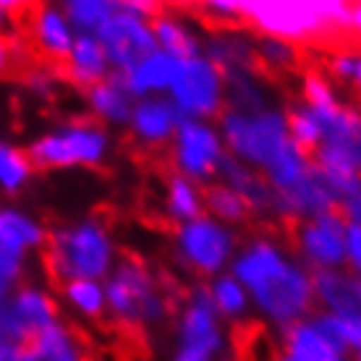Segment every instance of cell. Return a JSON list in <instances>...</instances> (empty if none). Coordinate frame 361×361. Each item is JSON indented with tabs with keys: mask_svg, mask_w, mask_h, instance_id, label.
I'll list each match as a JSON object with an SVG mask.
<instances>
[{
	"mask_svg": "<svg viewBox=\"0 0 361 361\" xmlns=\"http://www.w3.org/2000/svg\"><path fill=\"white\" fill-rule=\"evenodd\" d=\"M238 280L249 286L262 312L288 325L304 314L312 304V280L288 264L267 241H254L249 252L235 262Z\"/></svg>",
	"mask_w": 361,
	"mask_h": 361,
	"instance_id": "cell-1",
	"label": "cell"
},
{
	"mask_svg": "<svg viewBox=\"0 0 361 361\" xmlns=\"http://www.w3.org/2000/svg\"><path fill=\"white\" fill-rule=\"evenodd\" d=\"M45 246L47 272L63 286L71 280H94L110 270L113 246L105 228L97 223L61 228L47 235Z\"/></svg>",
	"mask_w": 361,
	"mask_h": 361,
	"instance_id": "cell-2",
	"label": "cell"
},
{
	"mask_svg": "<svg viewBox=\"0 0 361 361\" xmlns=\"http://www.w3.org/2000/svg\"><path fill=\"white\" fill-rule=\"evenodd\" d=\"M108 301L113 314L123 322L126 330L139 327L142 322H160L171 309L168 288H160L152 272L139 259L128 257L118 264L110 278Z\"/></svg>",
	"mask_w": 361,
	"mask_h": 361,
	"instance_id": "cell-3",
	"label": "cell"
},
{
	"mask_svg": "<svg viewBox=\"0 0 361 361\" xmlns=\"http://www.w3.org/2000/svg\"><path fill=\"white\" fill-rule=\"evenodd\" d=\"M223 134L238 157L262 168H270L290 145L288 126L278 113L228 110L223 116Z\"/></svg>",
	"mask_w": 361,
	"mask_h": 361,
	"instance_id": "cell-4",
	"label": "cell"
},
{
	"mask_svg": "<svg viewBox=\"0 0 361 361\" xmlns=\"http://www.w3.org/2000/svg\"><path fill=\"white\" fill-rule=\"evenodd\" d=\"M322 131V142L309 163L361 176V113L343 105L309 108Z\"/></svg>",
	"mask_w": 361,
	"mask_h": 361,
	"instance_id": "cell-5",
	"label": "cell"
},
{
	"mask_svg": "<svg viewBox=\"0 0 361 361\" xmlns=\"http://www.w3.org/2000/svg\"><path fill=\"white\" fill-rule=\"evenodd\" d=\"M32 168H68L99 163L105 154V134L92 123H71L42 134L27 149Z\"/></svg>",
	"mask_w": 361,
	"mask_h": 361,
	"instance_id": "cell-6",
	"label": "cell"
},
{
	"mask_svg": "<svg viewBox=\"0 0 361 361\" xmlns=\"http://www.w3.org/2000/svg\"><path fill=\"white\" fill-rule=\"evenodd\" d=\"M55 301L37 286H18L0 296V338L27 348L55 325Z\"/></svg>",
	"mask_w": 361,
	"mask_h": 361,
	"instance_id": "cell-7",
	"label": "cell"
},
{
	"mask_svg": "<svg viewBox=\"0 0 361 361\" xmlns=\"http://www.w3.org/2000/svg\"><path fill=\"white\" fill-rule=\"evenodd\" d=\"M94 37L105 50V58L118 68V73H128L136 63H142L147 55L157 50L152 27H147L145 18L126 13L121 8V3L116 13L94 32Z\"/></svg>",
	"mask_w": 361,
	"mask_h": 361,
	"instance_id": "cell-8",
	"label": "cell"
},
{
	"mask_svg": "<svg viewBox=\"0 0 361 361\" xmlns=\"http://www.w3.org/2000/svg\"><path fill=\"white\" fill-rule=\"evenodd\" d=\"M171 92L180 116H215L223 105V76L212 61L197 55L180 61Z\"/></svg>",
	"mask_w": 361,
	"mask_h": 361,
	"instance_id": "cell-9",
	"label": "cell"
},
{
	"mask_svg": "<svg viewBox=\"0 0 361 361\" xmlns=\"http://www.w3.org/2000/svg\"><path fill=\"white\" fill-rule=\"evenodd\" d=\"M220 335L215 322V301L207 288H197L180 322V351L176 361H212Z\"/></svg>",
	"mask_w": 361,
	"mask_h": 361,
	"instance_id": "cell-10",
	"label": "cell"
},
{
	"mask_svg": "<svg viewBox=\"0 0 361 361\" xmlns=\"http://www.w3.org/2000/svg\"><path fill=\"white\" fill-rule=\"evenodd\" d=\"M296 244L319 270H333L345 257V223L338 212L319 215L296 231Z\"/></svg>",
	"mask_w": 361,
	"mask_h": 361,
	"instance_id": "cell-11",
	"label": "cell"
},
{
	"mask_svg": "<svg viewBox=\"0 0 361 361\" xmlns=\"http://www.w3.org/2000/svg\"><path fill=\"white\" fill-rule=\"evenodd\" d=\"M29 47L53 61V63H66L73 47V32L66 13L55 6H35L29 8L27 16V35H24Z\"/></svg>",
	"mask_w": 361,
	"mask_h": 361,
	"instance_id": "cell-12",
	"label": "cell"
},
{
	"mask_svg": "<svg viewBox=\"0 0 361 361\" xmlns=\"http://www.w3.org/2000/svg\"><path fill=\"white\" fill-rule=\"evenodd\" d=\"M231 235L212 220H191L180 228L178 246L191 267L202 272H215L231 254Z\"/></svg>",
	"mask_w": 361,
	"mask_h": 361,
	"instance_id": "cell-13",
	"label": "cell"
},
{
	"mask_svg": "<svg viewBox=\"0 0 361 361\" xmlns=\"http://www.w3.org/2000/svg\"><path fill=\"white\" fill-rule=\"evenodd\" d=\"M220 142L215 131L197 121H180L176 136V165L191 178H207L220 165Z\"/></svg>",
	"mask_w": 361,
	"mask_h": 361,
	"instance_id": "cell-14",
	"label": "cell"
},
{
	"mask_svg": "<svg viewBox=\"0 0 361 361\" xmlns=\"http://www.w3.org/2000/svg\"><path fill=\"white\" fill-rule=\"evenodd\" d=\"M66 79H71L73 84H92L108 79V58H105V50L97 42L94 35H79L73 37V47L68 61L61 68Z\"/></svg>",
	"mask_w": 361,
	"mask_h": 361,
	"instance_id": "cell-15",
	"label": "cell"
},
{
	"mask_svg": "<svg viewBox=\"0 0 361 361\" xmlns=\"http://www.w3.org/2000/svg\"><path fill=\"white\" fill-rule=\"evenodd\" d=\"M312 288L322 304L330 307L338 317L361 314V280L338 270H317L312 278Z\"/></svg>",
	"mask_w": 361,
	"mask_h": 361,
	"instance_id": "cell-16",
	"label": "cell"
},
{
	"mask_svg": "<svg viewBox=\"0 0 361 361\" xmlns=\"http://www.w3.org/2000/svg\"><path fill=\"white\" fill-rule=\"evenodd\" d=\"M180 61L173 58L168 53H157L147 55L142 63H136L128 73H121L123 76V84L131 94H147V92H160V90H171L173 79L178 73Z\"/></svg>",
	"mask_w": 361,
	"mask_h": 361,
	"instance_id": "cell-17",
	"label": "cell"
},
{
	"mask_svg": "<svg viewBox=\"0 0 361 361\" xmlns=\"http://www.w3.org/2000/svg\"><path fill=\"white\" fill-rule=\"evenodd\" d=\"M47 241L45 228L37 223L35 217L13 207H0V246L13 254H24Z\"/></svg>",
	"mask_w": 361,
	"mask_h": 361,
	"instance_id": "cell-18",
	"label": "cell"
},
{
	"mask_svg": "<svg viewBox=\"0 0 361 361\" xmlns=\"http://www.w3.org/2000/svg\"><path fill=\"white\" fill-rule=\"evenodd\" d=\"M180 126V113L176 105L165 99H147L134 110V131L147 145H160L171 139Z\"/></svg>",
	"mask_w": 361,
	"mask_h": 361,
	"instance_id": "cell-19",
	"label": "cell"
},
{
	"mask_svg": "<svg viewBox=\"0 0 361 361\" xmlns=\"http://www.w3.org/2000/svg\"><path fill=\"white\" fill-rule=\"evenodd\" d=\"M220 171L228 180V189H233L238 197L246 202L249 209H267L272 207V189L270 183H264L254 176L244 163H238L233 157L220 160Z\"/></svg>",
	"mask_w": 361,
	"mask_h": 361,
	"instance_id": "cell-20",
	"label": "cell"
},
{
	"mask_svg": "<svg viewBox=\"0 0 361 361\" xmlns=\"http://www.w3.org/2000/svg\"><path fill=\"white\" fill-rule=\"evenodd\" d=\"M286 341H288V353L293 361H343V353L317 330V325L296 322L288 327Z\"/></svg>",
	"mask_w": 361,
	"mask_h": 361,
	"instance_id": "cell-21",
	"label": "cell"
},
{
	"mask_svg": "<svg viewBox=\"0 0 361 361\" xmlns=\"http://www.w3.org/2000/svg\"><path fill=\"white\" fill-rule=\"evenodd\" d=\"M90 102L108 121H128L131 118V92L123 84L121 73H113L90 87Z\"/></svg>",
	"mask_w": 361,
	"mask_h": 361,
	"instance_id": "cell-22",
	"label": "cell"
},
{
	"mask_svg": "<svg viewBox=\"0 0 361 361\" xmlns=\"http://www.w3.org/2000/svg\"><path fill=\"white\" fill-rule=\"evenodd\" d=\"M24 361H84L71 333L53 325L24 348Z\"/></svg>",
	"mask_w": 361,
	"mask_h": 361,
	"instance_id": "cell-23",
	"label": "cell"
},
{
	"mask_svg": "<svg viewBox=\"0 0 361 361\" xmlns=\"http://www.w3.org/2000/svg\"><path fill=\"white\" fill-rule=\"evenodd\" d=\"M32 178V160L24 149L0 139V191L18 194Z\"/></svg>",
	"mask_w": 361,
	"mask_h": 361,
	"instance_id": "cell-24",
	"label": "cell"
},
{
	"mask_svg": "<svg viewBox=\"0 0 361 361\" xmlns=\"http://www.w3.org/2000/svg\"><path fill=\"white\" fill-rule=\"evenodd\" d=\"M157 45H163V53L178 58V61H189L197 58V39L186 32V27H180L178 21L168 13H157L154 16V29H152Z\"/></svg>",
	"mask_w": 361,
	"mask_h": 361,
	"instance_id": "cell-25",
	"label": "cell"
},
{
	"mask_svg": "<svg viewBox=\"0 0 361 361\" xmlns=\"http://www.w3.org/2000/svg\"><path fill=\"white\" fill-rule=\"evenodd\" d=\"M116 11L118 3H108V0H71V3H66L68 24L79 27L84 35H90V29L97 32Z\"/></svg>",
	"mask_w": 361,
	"mask_h": 361,
	"instance_id": "cell-26",
	"label": "cell"
},
{
	"mask_svg": "<svg viewBox=\"0 0 361 361\" xmlns=\"http://www.w3.org/2000/svg\"><path fill=\"white\" fill-rule=\"evenodd\" d=\"M317 330L341 353H343V348H361V314L322 317L317 322Z\"/></svg>",
	"mask_w": 361,
	"mask_h": 361,
	"instance_id": "cell-27",
	"label": "cell"
},
{
	"mask_svg": "<svg viewBox=\"0 0 361 361\" xmlns=\"http://www.w3.org/2000/svg\"><path fill=\"white\" fill-rule=\"evenodd\" d=\"M165 204H168V215L173 220H180V223H191L199 215V209H202L199 194L194 191V186H191L189 180L180 178V176H171L168 178Z\"/></svg>",
	"mask_w": 361,
	"mask_h": 361,
	"instance_id": "cell-28",
	"label": "cell"
},
{
	"mask_svg": "<svg viewBox=\"0 0 361 361\" xmlns=\"http://www.w3.org/2000/svg\"><path fill=\"white\" fill-rule=\"evenodd\" d=\"M286 126H288L290 142L296 145L298 152L304 154L307 160H312L319 142H322V131H319V123L314 121V116L309 113V108L290 110V118Z\"/></svg>",
	"mask_w": 361,
	"mask_h": 361,
	"instance_id": "cell-29",
	"label": "cell"
},
{
	"mask_svg": "<svg viewBox=\"0 0 361 361\" xmlns=\"http://www.w3.org/2000/svg\"><path fill=\"white\" fill-rule=\"evenodd\" d=\"M257 61H259V66L270 68V71H288V68H296L298 66V53L288 42H280V39L267 37V39L259 42Z\"/></svg>",
	"mask_w": 361,
	"mask_h": 361,
	"instance_id": "cell-30",
	"label": "cell"
},
{
	"mask_svg": "<svg viewBox=\"0 0 361 361\" xmlns=\"http://www.w3.org/2000/svg\"><path fill=\"white\" fill-rule=\"evenodd\" d=\"M204 197H207L209 209L217 217H223V220H244L249 215L246 202L233 189H228V186H209Z\"/></svg>",
	"mask_w": 361,
	"mask_h": 361,
	"instance_id": "cell-31",
	"label": "cell"
},
{
	"mask_svg": "<svg viewBox=\"0 0 361 361\" xmlns=\"http://www.w3.org/2000/svg\"><path fill=\"white\" fill-rule=\"evenodd\" d=\"M63 293L73 307L82 309L84 314L97 317L102 312V290L94 280H71L63 286Z\"/></svg>",
	"mask_w": 361,
	"mask_h": 361,
	"instance_id": "cell-32",
	"label": "cell"
},
{
	"mask_svg": "<svg viewBox=\"0 0 361 361\" xmlns=\"http://www.w3.org/2000/svg\"><path fill=\"white\" fill-rule=\"evenodd\" d=\"M58 76H61V68L35 66L24 73V90L37 99H53L58 92Z\"/></svg>",
	"mask_w": 361,
	"mask_h": 361,
	"instance_id": "cell-33",
	"label": "cell"
},
{
	"mask_svg": "<svg viewBox=\"0 0 361 361\" xmlns=\"http://www.w3.org/2000/svg\"><path fill=\"white\" fill-rule=\"evenodd\" d=\"M212 301L217 304V309L223 312V314H241L246 307V296H244V288L231 278H223L215 283V288H212Z\"/></svg>",
	"mask_w": 361,
	"mask_h": 361,
	"instance_id": "cell-34",
	"label": "cell"
},
{
	"mask_svg": "<svg viewBox=\"0 0 361 361\" xmlns=\"http://www.w3.org/2000/svg\"><path fill=\"white\" fill-rule=\"evenodd\" d=\"M21 275H24V257L0 246V296L18 288Z\"/></svg>",
	"mask_w": 361,
	"mask_h": 361,
	"instance_id": "cell-35",
	"label": "cell"
},
{
	"mask_svg": "<svg viewBox=\"0 0 361 361\" xmlns=\"http://www.w3.org/2000/svg\"><path fill=\"white\" fill-rule=\"evenodd\" d=\"M304 97H307L309 108H330V105H335L333 90H330V84L322 79L319 71L304 73Z\"/></svg>",
	"mask_w": 361,
	"mask_h": 361,
	"instance_id": "cell-36",
	"label": "cell"
},
{
	"mask_svg": "<svg viewBox=\"0 0 361 361\" xmlns=\"http://www.w3.org/2000/svg\"><path fill=\"white\" fill-rule=\"evenodd\" d=\"M24 50H27V39L24 37H13L11 39V37L0 35V76L8 71L18 58H24Z\"/></svg>",
	"mask_w": 361,
	"mask_h": 361,
	"instance_id": "cell-37",
	"label": "cell"
},
{
	"mask_svg": "<svg viewBox=\"0 0 361 361\" xmlns=\"http://www.w3.org/2000/svg\"><path fill=\"white\" fill-rule=\"evenodd\" d=\"M345 254L351 257L356 270L361 272V228L359 226H345Z\"/></svg>",
	"mask_w": 361,
	"mask_h": 361,
	"instance_id": "cell-38",
	"label": "cell"
},
{
	"mask_svg": "<svg viewBox=\"0 0 361 361\" xmlns=\"http://www.w3.org/2000/svg\"><path fill=\"white\" fill-rule=\"evenodd\" d=\"M341 207H343L345 217L351 220V226L361 228V191L359 194H353V197L343 199V202H341Z\"/></svg>",
	"mask_w": 361,
	"mask_h": 361,
	"instance_id": "cell-39",
	"label": "cell"
},
{
	"mask_svg": "<svg viewBox=\"0 0 361 361\" xmlns=\"http://www.w3.org/2000/svg\"><path fill=\"white\" fill-rule=\"evenodd\" d=\"M27 6L24 3H16V0H0V32L8 27L11 18L16 16V11H24Z\"/></svg>",
	"mask_w": 361,
	"mask_h": 361,
	"instance_id": "cell-40",
	"label": "cell"
},
{
	"mask_svg": "<svg viewBox=\"0 0 361 361\" xmlns=\"http://www.w3.org/2000/svg\"><path fill=\"white\" fill-rule=\"evenodd\" d=\"M0 361H24V345L0 338Z\"/></svg>",
	"mask_w": 361,
	"mask_h": 361,
	"instance_id": "cell-41",
	"label": "cell"
},
{
	"mask_svg": "<svg viewBox=\"0 0 361 361\" xmlns=\"http://www.w3.org/2000/svg\"><path fill=\"white\" fill-rule=\"evenodd\" d=\"M353 79H356V84H359V90H361V58H359V66H356V73H353Z\"/></svg>",
	"mask_w": 361,
	"mask_h": 361,
	"instance_id": "cell-42",
	"label": "cell"
},
{
	"mask_svg": "<svg viewBox=\"0 0 361 361\" xmlns=\"http://www.w3.org/2000/svg\"><path fill=\"white\" fill-rule=\"evenodd\" d=\"M278 361H293V359H290V356H288V359H278Z\"/></svg>",
	"mask_w": 361,
	"mask_h": 361,
	"instance_id": "cell-43",
	"label": "cell"
},
{
	"mask_svg": "<svg viewBox=\"0 0 361 361\" xmlns=\"http://www.w3.org/2000/svg\"><path fill=\"white\" fill-rule=\"evenodd\" d=\"M359 361H361V356H359Z\"/></svg>",
	"mask_w": 361,
	"mask_h": 361,
	"instance_id": "cell-44",
	"label": "cell"
}]
</instances>
